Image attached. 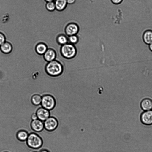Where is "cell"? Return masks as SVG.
<instances>
[{"instance_id":"16","label":"cell","mask_w":152,"mask_h":152,"mask_svg":"<svg viewBox=\"0 0 152 152\" xmlns=\"http://www.w3.org/2000/svg\"><path fill=\"white\" fill-rule=\"evenodd\" d=\"M46 45L44 43H40L36 46V49L37 52L39 54L43 55L47 50Z\"/></svg>"},{"instance_id":"7","label":"cell","mask_w":152,"mask_h":152,"mask_svg":"<svg viewBox=\"0 0 152 152\" xmlns=\"http://www.w3.org/2000/svg\"><path fill=\"white\" fill-rule=\"evenodd\" d=\"M38 119L44 121L50 116V110L41 106L37 110L36 112Z\"/></svg>"},{"instance_id":"29","label":"cell","mask_w":152,"mask_h":152,"mask_svg":"<svg viewBox=\"0 0 152 152\" xmlns=\"http://www.w3.org/2000/svg\"><path fill=\"white\" fill-rule=\"evenodd\" d=\"M36 152V151H35V152Z\"/></svg>"},{"instance_id":"28","label":"cell","mask_w":152,"mask_h":152,"mask_svg":"<svg viewBox=\"0 0 152 152\" xmlns=\"http://www.w3.org/2000/svg\"><path fill=\"white\" fill-rule=\"evenodd\" d=\"M109 25V24H108ZM110 26V25H109Z\"/></svg>"},{"instance_id":"19","label":"cell","mask_w":152,"mask_h":152,"mask_svg":"<svg viewBox=\"0 0 152 152\" xmlns=\"http://www.w3.org/2000/svg\"><path fill=\"white\" fill-rule=\"evenodd\" d=\"M47 9L50 11H53L56 9V6L54 1H52L47 2L46 4Z\"/></svg>"},{"instance_id":"6","label":"cell","mask_w":152,"mask_h":152,"mask_svg":"<svg viewBox=\"0 0 152 152\" xmlns=\"http://www.w3.org/2000/svg\"><path fill=\"white\" fill-rule=\"evenodd\" d=\"M140 120L143 124L152 125V110L144 111L140 115Z\"/></svg>"},{"instance_id":"3","label":"cell","mask_w":152,"mask_h":152,"mask_svg":"<svg viewBox=\"0 0 152 152\" xmlns=\"http://www.w3.org/2000/svg\"><path fill=\"white\" fill-rule=\"evenodd\" d=\"M26 140L28 145L30 148L34 149L40 148L43 144L42 138L35 133H32L28 135Z\"/></svg>"},{"instance_id":"8","label":"cell","mask_w":152,"mask_h":152,"mask_svg":"<svg viewBox=\"0 0 152 152\" xmlns=\"http://www.w3.org/2000/svg\"><path fill=\"white\" fill-rule=\"evenodd\" d=\"M78 31L79 27L75 23H71L68 24L65 28V32L69 37L76 35Z\"/></svg>"},{"instance_id":"18","label":"cell","mask_w":152,"mask_h":152,"mask_svg":"<svg viewBox=\"0 0 152 152\" xmlns=\"http://www.w3.org/2000/svg\"><path fill=\"white\" fill-rule=\"evenodd\" d=\"M58 42L60 45H63L66 44L68 42V38L63 35L58 36L57 39Z\"/></svg>"},{"instance_id":"14","label":"cell","mask_w":152,"mask_h":152,"mask_svg":"<svg viewBox=\"0 0 152 152\" xmlns=\"http://www.w3.org/2000/svg\"><path fill=\"white\" fill-rule=\"evenodd\" d=\"M54 1L56 9L59 11H61L65 8L67 3L66 0H55Z\"/></svg>"},{"instance_id":"15","label":"cell","mask_w":152,"mask_h":152,"mask_svg":"<svg viewBox=\"0 0 152 152\" xmlns=\"http://www.w3.org/2000/svg\"><path fill=\"white\" fill-rule=\"evenodd\" d=\"M1 50L3 53H8L10 52L12 50V46L9 43L5 42L0 46Z\"/></svg>"},{"instance_id":"27","label":"cell","mask_w":152,"mask_h":152,"mask_svg":"<svg viewBox=\"0 0 152 152\" xmlns=\"http://www.w3.org/2000/svg\"><path fill=\"white\" fill-rule=\"evenodd\" d=\"M40 152H49L48 151L46 150H43L42 151Z\"/></svg>"},{"instance_id":"4","label":"cell","mask_w":152,"mask_h":152,"mask_svg":"<svg viewBox=\"0 0 152 152\" xmlns=\"http://www.w3.org/2000/svg\"><path fill=\"white\" fill-rule=\"evenodd\" d=\"M56 104L55 98L52 95L46 94L42 96L41 106L49 110H53Z\"/></svg>"},{"instance_id":"21","label":"cell","mask_w":152,"mask_h":152,"mask_svg":"<svg viewBox=\"0 0 152 152\" xmlns=\"http://www.w3.org/2000/svg\"><path fill=\"white\" fill-rule=\"evenodd\" d=\"M5 42V38L4 34L0 32V46Z\"/></svg>"},{"instance_id":"11","label":"cell","mask_w":152,"mask_h":152,"mask_svg":"<svg viewBox=\"0 0 152 152\" xmlns=\"http://www.w3.org/2000/svg\"><path fill=\"white\" fill-rule=\"evenodd\" d=\"M43 55L45 59L48 62L55 60L56 56L55 51L51 49H47Z\"/></svg>"},{"instance_id":"25","label":"cell","mask_w":152,"mask_h":152,"mask_svg":"<svg viewBox=\"0 0 152 152\" xmlns=\"http://www.w3.org/2000/svg\"><path fill=\"white\" fill-rule=\"evenodd\" d=\"M149 48L150 50L152 52V42L149 44Z\"/></svg>"},{"instance_id":"26","label":"cell","mask_w":152,"mask_h":152,"mask_svg":"<svg viewBox=\"0 0 152 152\" xmlns=\"http://www.w3.org/2000/svg\"><path fill=\"white\" fill-rule=\"evenodd\" d=\"M47 2L54 1L55 0H45Z\"/></svg>"},{"instance_id":"9","label":"cell","mask_w":152,"mask_h":152,"mask_svg":"<svg viewBox=\"0 0 152 152\" xmlns=\"http://www.w3.org/2000/svg\"><path fill=\"white\" fill-rule=\"evenodd\" d=\"M31 126L34 131L37 132L41 131L44 128L43 121L38 119L32 120L31 123Z\"/></svg>"},{"instance_id":"20","label":"cell","mask_w":152,"mask_h":152,"mask_svg":"<svg viewBox=\"0 0 152 152\" xmlns=\"http://www.w3.org/2000/svg\"><path fill=\"white\" fill-rule=\"evenodd\" d=\"M78 40V37L76 35H74L69 37L68 42L71 44L74 45L77 43Z\"/></svg>"},{"instance_id":"17","label":"cell","mask_w":152,"mask_h":152,"mask_svg":"<svg viewBox=\"0 0 152 152\" xmlns=\"http://www.w3.org/2000/svg\"><path fill=\"white\" fill-rule=\"evenodd\" d=\"M28 136L27 132L23 130L20 131L17 133V135L18 139L22 141L27 140Z\"/></svg>"},{"instance_id":"13","label":"cell","mask_w":152,"mask_h":152,"mask_svg":"<svg viewBox=\"0 0 152 152\" xmlns=\"http://www.w3.org/2000/svg\"><path fill=\"white\" fill-rule=\"evenodd\" d=\"M42 96L40 94H35L31 96V103L34 105L39 106L41 105Z\"/></svg>"},{"instance_id":"1","label":"cell","mask_w":152,"mask_h":152,"mask_svg":"<svg viewBox=\"0 0 152 152\" xmlns=\"http://www.w3.org/2000/svg\"><path fill=\"white\" fill-rule=\"evenodd\" d=\"M45 69L46 73L49 75L58 77L63 73L64 66L61 62L55 60L48 62L45 66Z\"/></svg>"},{"instance_id":"12","label":"cell","mask_w":152,"mask_h":152,"mask_svg":"<svg viewBox=\"0 0 152 152\" xmlns=\"http://www.w3.org/2000/svg\"><path fill=\"white\" fill-rule=\"evenodd\" d=\"M142 39L147 44H149L152 42V30H147L143 33Z\"/></svg>"},{"instance_id":"23","label":"cell","mask_w":152,"mask_h":152,"mask_svg":"<svg viewBox=\"0 0 152 152\" xmlns=\"http://www.w3.org/2000/svg\"><path fill=\"white\" fill-rule=\"evenodd\" d=\"M112 2L114 4H121L123 1V0H111Z\"/></svg>"},{"instance_id":"22","label":"cell","mask_w":152,"mask_h":152,"mask_svg":"<svg viewBox=\"0 0 152 152\" xmlns=\"http://www.w3.org/2000/svg\"><path fill=\"white\" fill-rule=\"evenodd\" d=\"M31 118L32 120H35L38 119L36 113H32L31 116Z\"/></svg>"},{"instance_id":"10","label":"cell","mask_w":152,"mask_h":152,"mask_svg":"<svg viewBox=\"0 0 152 152\" xmlns=\"http://www.w3.org/2000/svg\"><path fill=\"white\" fill-rule=\"evenodd\" d=\"M141 108L144 111L152 109V100L149 98L143 99L140 104Z\"/></svg>"},{"instance_id":"2","label":"cell","mask_w":152,"mask_h":152,"mask_svg":"<svg viewBox=\"0 0 152 152\" xmlns=\"http://www.w3.org/2000/svg\"><path fill=\"white\" fill-rule=\"evenodd\" d=\"M61 53L63 57L66 60L73 59L76 54V48L73 44L66 43L62 46Z\"/></svg>"},{"instance_id":"24","label":"cell","mask_w":152,"mask_h":152,"mask_svg":"<svg viewBox=\"0 0 152 152\" xmlns=\"http://www.w3.org/2000/svg\"><path fill=\"white\" fill-rule=\"evenodd\" d=\"M66 1L67 4H72L75 3V0H66Z\"/></svg>"},{"instance_id":"5","label":"cell","mask_w":152,"mask_h":152,"mask_svg":"<svg viewBox=\"0 0 152 152\" xmlns=\"http://www.w3.org/2000/svg\"><path fill=\"white\" fill-rule=\"evenodd\" d=\"M44 127L46 130L52 131L57 128L58 122V120L55 117L50 116L44 121Z\"/></svg>"}]
</instances>
